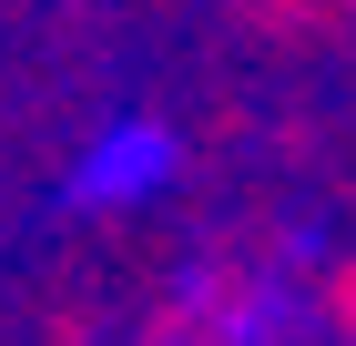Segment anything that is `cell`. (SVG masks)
Instances as JSON below:
<instances>
[{
    "label": "cell",
    "mask_w": 356,
    "mask_h": 346,
    "mask_svg": "<svg viewBox=\"0 0 356 346\" xmlns=\"http://www.w3.org/2000/svg\"><path fill=\"white\" fill-rule=\"evenodd\" d=\"M143 163H163V143H153V133H133V143H112V153L92 163L82 184H92V194H133V184H143Z\"/></svg>",
    "instance_id": "cell-1"
},
{
    "label": "cell",
    "mask_w": 356,
    "mask_h": 346,
    "mask_svg": "<svg viewBox=\"0 0 356 346\" xmlns=\"http://www.w3.org/2000/svg\"><path fill=\"white\" fill-rule=\"evenodd\" d=\"M336 316H346V326H356V275H346V285H336Z\"/></svg>",
    "instance_id": "cell-2"
}]
</instances>
